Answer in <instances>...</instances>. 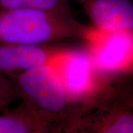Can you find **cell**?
I'll list each match as a JSON object with an SVG mask.
<instances>
[{"label": "cell", "instance_id": "7c38bea8", "mask_svg": "<svg viewBox=\"0 0 133 133\" xmlns=\"http://www.w3.org/2000/svg\"><path fill=\"white\" fill-rule=\"evenodd\" d=\"M67 133H69V132H67Z\"/></svg>", "mask_w": 133, "mask_h": 133}, {"label": "cell", "instance_id": "7a4b0ae2", "mask_svg": "<svg viewBox=\"0 0 133 133\" xmlns=\"http://www.w3.org/2000/svg\"><path fill=\"white\" fill-rule=\"evenodd\" d=\"M10 78L16 97L48 124L62 126L69 131L81 114V109L68 98L50 64Z\"/></svg>", "mask_w": 133, "mask_h": 133}, {"label": "cell", "instance_id": "277c9868", "mask_svg": "<svg viewBox=\"0 0 133 133\" xmlns=\"http://www.w3.org/2000/svg\"><path fill=\"white\" fill-rule=\"evenodd\" d=\"M66 96L82 110L95 99L107 81L95 69L88 49L64 48L49 64Z\"/></svg>", "mask_w": 133, "mask_h": 133}, {"label": "cell", "instance_id": "52a82bcc", "mask_svg": "<svg viewBox=\"0 0 133 133\" xmlns=\"http://www.w3.org/2000/svg\"><path fill=\"white\" fill-rule=\"evenodd\" d=\"M94 28L104 32L133 31V4L129 0H74Z\"/></svg>", "mask_w": 133, "mask_h": 133}, {"label": "cell", "instance_id": "3957f363", "mask_svg": "<svg viewBox=\"0 0 133 133\" xmlns=\"http://www.w3.org/2000/svg\"><path fill=\"white\" fill-rule=\"evenodd\" d=\"M130 74L115 77L82 110L69 133H133Z\"/></svg>", "mask_w": 133, "mask_h": 133}, {"label": "cell", "instance_id": "5b68a950", "mask_svg": "<svg viewBox=\"0 0 133 133\" xmlns=\"http://www.w3.org/2000/svg\"><path fill=\"white\" fill-rule=\"evenodd\" d=\"M84 41L96 70L104 79L132 73L133 31L104 32L91 26Z\"/></svg>", "mask_w": 133, "mask_h": 133}, {"label": "cell", "instance_id": "6da1fadb", "mask_svg": "<svg viewBox=\"0 0 133 133\" xmlns=\"http://www.w3.org/2000/svg\"><path fill=\"white\" fill-rule=\"evenodd\" d=\"M90 29L72 15L38 10H0V44H49L66 39L84 40Z\"/></svg>", "mask_w": 133, "mask_h": 133}, {"label": "cell", "instance_id": "8992f818", "mask_svg": "<svg viewBox=\"0 0 133 133\" xmlns=\"http://www.w3.org/2000/svg\"><path fill=\"white\" fill-rule=\"evenodd\" d=\"M64 48L49 44H0V71L10 76L47 65Z\"/></svg>", "mask_w": 133, "mask_h": 133}, {"label": "cell", "instance_id": "9c48e42d", "mask_svg": "<svg viewBox=\"0 0 133 133\" xmlns=\"http://www.w3.org/2000/svg\"><path fill=\"white\" fill-rule=\"evenodd\" d=\"M0 10H38L72 15L70 0H0Z\"/></svg>", "mask_w": 133, "mask_h": 133}, {"label": "cell", "instance_id": "30bf717a", "mask_svg": "<svg viewBox=\"0 0 133 133\" xmlns=\"http://www.w3.org/2000/svg\"><path fill=\"white\" fill-rule=\"evenodd\" d=\"M17 98L10 81L0 77V108L8 105Z\"/></svg>", "mask_w": 133, "mask_h": 133}, {"label": "cell", "instance_id": "8fae6325", "mask_svg": "<svg viewBox=\"0 0 133 133\" xmlns=\"http://www.w3.org/2000/svg\"><path fill=\"white\" fill-rule=\"evenodd\" d=\"M36 133H67V130L59 125L48 124Z\"/></svg>", "mask_w": 133, "mask_h": 133}, {"label": "cell", "instance_id": "ba28073f", "mask_svg": "<svg viewBox=\"0 0 133 133\" xmlns=\"http://www.w3.org/2000/svg\"><path fill=\"white\" fill-rule=\"evenodd\" d=\"M48 124L22 102L10 112L0 116V133H36Z\"/></svg>", "mask_w": 133, "mask_h": 133}]
</instances>
